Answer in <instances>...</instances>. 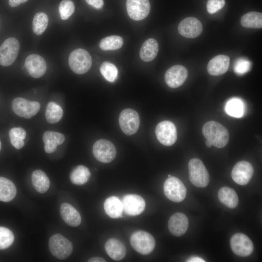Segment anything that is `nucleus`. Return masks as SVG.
I'll list each match as a JSON object with an SVG mask.
<instances>
[{"instance_id": "nucleus-43", "label": "nucleus", "mask_w": 262, "mask_h": 262, "mask_svg": "<svg viewBox=\"0 0 262 262\" xmlns=\"http://www.w3.org/2000/svg\"><path fill=\"white\" fill-rule=\"evenodd\" d=\"M186 261L188 262H205L202 258L199 257H196V256L192 257L190 258L189 259H188Z\"/></svg>"}, {"instance_id": "nucleus-24", "label": "nucleus", "mask_w": 262, "mask_h": 262, "mask_svg": "<svg viewBox=\"0 0 262 262\" xmlns=\"http://www.w3.org/2000/svg\"><path fill=\"white\" fill-rule=\"evenodd\" d=\"M106 213L111 218H117L122 217L123 212L122 201L115 196L108 197L103 204Z\"/></svg>"}, {"instance_id": "nucleus-11", "label": "nucleus", "mask_w": 262, "mask_h": 262, "mask_svg": "<svg viewBox=\"0 0 262 262\" xmlns=\"http://www.w3.org/2000/svg\"><path fill=\"white\" fill-rule=\"evenodd\" d=\"M155 133L158 141L166 146L173 145L177 139L176 127L174 123L168 120L158 124L155 129Z\"/></svg>"}, {"instance_id": "nucleus-47", "label": "nucleus", "mask_w": 262, "mask_h": 262, "mask_svg": "<svg viewBox=\"0 0 262 262\" xmlns=\"http://www.w3.org/2000/svg\"><path fill=\"white\" fill-rule=\"evenodd\" d=\"M168 177H171V175H168Z\"/></svg>"}, {"instance_id": "nucleus-22", "label": "nucleus", "mask_w": 262, "mask_h": 262, "mask_svg": "<svg viewBox=\"0 0 262 262\" xmlns=\"http://www.w3.org/2000/svg\"><path fill=\"white\" fill-rule=\"evenodd\" d=\"M60 214L63 220L69 226L77 227L81 223V217L79 212L71 205L67 203L62 204Z\"/></svg>"}, {"instance_id": "nucleus-14", "label": "nucleus", "mask_w": 262, "mask_h": 262, "mask_svg": "<svg viewBox=\"0 0 262 262\" xmlns=\"http://www.w3.org/2000/svg\"><path fill=\"white\" fill-rule=\"evenodd\" d=\"M254 172L251 164L245 161L237 163L231 171L233 180L241 185L247 184L251 180Z\"/></svg>"}, {"instance_id": "nucleus-42", "label": "nucleus", "mask_w": 262, "mask_h": 262, "mask_svg": "<svg viewBox=\"0 0 262 262\" xmlns=\"http://www.w3.org/2000/svg\"><path fill=\"white\" fill-rule=\"evenodd\" d=\"M28 0H9V4L12 7H16Z\"/></svg>"}, {"instance_id": "nucleus-45", "label": "nucleus", "mask_w": 262, "mask_h": 262, "mask_svg": "<svg viewBox=\"0 0 262 262\" xmlns=\"http://www.w3.org/2000/svg\"><path fill=\"white\" fill-rule=\"evenodd\" d=\"M205 144L208 147H211L212 146L211 143L207 140L205 142Z\"/></svg>"}, {"instance_id": "nucleus-18", "label": "nucleus", "mask_w": 262, "mask_h": 262, "mask_svg": "<svg viewBox=\"0 0 262 262\" xmlns=\"http://www.w3.org/2000/svg\"><path fill=\"white\" fill-rule=\"evenodd\" d=\"M25 66L30 75L34 78L42 77L47 69V64L44 59L36 54H31L26 58Z\"/></svg>"}, {"instance_id": "nucleus-40", "label": "nucleus", "mask_w": 262, "mask_h": 262, "mask_svg": "<svg viewBox=\"0 0 262 262\" xmlns=\"http://www.w3.org/2000/svg\"><path fill=\"white\" fill-rule=\"evenodd\" d=\"M225 4V0H208L207 10L209 13L214 14L222 9Z\"/></svg>"}, {"instance_id": "nucleus-17", "label": "nucleus", "mask_w": 262, "mask_h": 262, "mask_svg": "<svg viewBox=\"0 0 262 262\" xmlns=\"http://www.w3.org/2000/svg\"><path fill=\"white\" fill-rule=\"evenodd\" d=\"M188 71L185 67L180 65H174L165 72V81L168 86L176 88L181 86L186 80Z\"/></svg>"}, {"instance_id": "nucleus-5", "label": "nucleus", "mask_w": 262, "mask_h": 262, "mask_svg": "<svg viewBox=\"0 0 262 262\" xmlns=\"http://www.w3.org/2000/svg\"><path fill=\"white\" fill-rule=\"evenodd\" d=\"M49 247L51 253L60 260L68 258L73 250L71 242L59 233L55 234L50 237Z\"/></svg>"}, {"instance_id": "nucleus-46", "label": "nucleus", "mask_w": 262, "mask_h": 262, "mask_svg": "<svg viewBox=\"0 0 262 262\" xmlns=\"http://www.w3.org/2000/svg\"><path fill=\"white\" fill-rule=\"evenodd\" d=\"M1 142H0V149H1Z\"/></svg>"}, {"instance_id": "nucleus-19", "label": "nucleus", "mask_w": 262, "mask_h": 262, "mask_svg": "<svg viewBox=\"0 0 262 262\" xmlns=\"http://www.w3.org/2000/svg\"><path fill=\"white\" fill-rule=\"evenodd\" d=\"M189 226L187 217L181 213H176L171 216L168 227L170 233L176 236H180L187 231Z\"/></svg>"}, {"instance_id": "nucleus-10", "label": "nucleus", "mask_w": 262, "mask_h": 262, "mask_svg": "<svg viewBox=\"0 0 262 262\" xmlns=\"http://www.w3.org/2000/svg\"><path fill=\"white\" fill-rule=\"evenodd\" d=\"M12 107L16 115L29 119L38 113L40 108V104L37 101L28 100L22 98H16L13 100Z\"/></svg>"}, {"instance_id": "nucleus-8", "label": "nucleus", "mask_w": 262, "mask_h": 262, "mask_svg": "<svg viewBox=\"0 0 262 262\" xmlns=\"http://www.w3.org/2000/svg\"><path fill=\"white\" fill-rule=\"evenodd\" d=\"M119 123L122 131L131 135L136 132L140 125V118L135 110L127 108L123 110L119 116Z\"/></svg>"}, {"instance_id": "nucleus-13", "label": "nucleus", "mask_w": 262, "mask_h": 262, "mask_svg": "<svg viewBox=\"0 0 262 262\" xmlns=\"http://www.w3.org/2000/svg\"><path fill=\"white\" fill-rule=\"evenodd\" d=\"M126 8L129 16L133 20L138 21L148 15L150 4L148 0H127Z\"/></svg>"}, {"instance_id": "nucleus-32", "label": "nucleus", "mask_w": 262, "mask_h": 262, "mask_svg": "<svg viewBox=\"0 0 262 262\" xmlns=\"http://www.w3.org/2000/svg\"><path fill=\"white\" fill-rule=\"evenodd\" d=\"M63 115L62 107L54 102H49L47 105L45 116L47 121L50 124L59 122Z\"/></svg>"}, {"instance_id": "nucleus-37", "label": "nucleus", "mask_w": 262, "mask_h": 262, "mask_svg": "<svg viewBox=\"0 0 262 262\" xmlns=\"http://www.w3.org/2000/svg\"><path fill=\"white\" fill-rule=\"evenodd\" d=\"M14 241V235L9 229L0 227V249H4L10 247Z\"/></svg>"}, {"instance_id": "nucleus-38", "label": "nucleus", "mask_w": 262, "mask_h": 262, "mask_svg": "<svg viewBox=\"0 0 262 262\" xmlns=\"http://www.w3.org/2000/svg\"><path fill=\"white\" fill-rule=\"evenodd\" d=\"M75 6L70 0H63L60 3L59 11L62 19L66 20L73 14Z\"/></svg>"}, {"instance_id": "nucleus-4", "label": "nucleus", "mask_w": 262, "mask_h": 262, "mask_svg": "<svg viewBox=\"0 0 262 262\" xmlns=\"http://www.w3.org/2000/svg\"><path fill=\"white\" fill-rule=\"evenodd\" d=\"M68 64L71 70L77 74L87 72L92 65V58L90 54L85 49H78L70 54Z\"/></svg>"}, {"instance_id": "nucleus-12", "label": "nucleus", "mask_w": 262, "mask_h": 262, "mask_svg": "<svg viewBox=\"0 0 262 262\" xmlns=\"http://www.w3.org/2000/svg\"><path fill=\"white\" fill-rule=\"evenodd\" d=\"M230 246L233 252L241 257L250 255L254 249L252 241L247 236L241 233H235L231 237Z\"/></svg>"}, {"instance_id": "nucleus-23", "label": "nucleus", "mask_w": 262, "mask_h": 262, "mask_svg": "<svg viewBox=\"0 0 262 262\" xmlns=\"http://www.w3.org/2000/svg\"><path fill=\"white\" fill-rule=\"evenodd\" d=\"M43 141L45 144L44 149L46 152H53L57 146L62 144L65 141L64 135L58 132L47 131L43 135Z\"/></svg>"}, {"instance_id": "nucleus-30", "label": "nucleus", "mask_w": 262, "mask_h": 262, "mask_svg": "<svg viewBox=\"0 0 262 262\" xmlns=\"http://www.w3.org/2000/svg\"><path fill=\"white\" fill-rule=\"evenodd\" d=\"M225 111L230 116L234 117H241L245 114V104L240 99L232 98L227 102L225 106Z\"/></svg>"}, {"instance_id": "nucleus-21", "label": "nucleus", "mask_w": 262, "mask_h": 262, "mask_svg": "<svg viewBox=\"0 0 262 262\" xmlns=\"http://www.w3.org/2000/svg\"><path fill=\"white\" fill-rule=\"evenodd\" d=\"M105 250L108 255L113 260L120 261L126 254V248L120 240L115 238L108 239L105 244Z\"/></svg>"}, {"instance_id": "nucleus-20", "label": "nucleus", "mask_w": 262, "mask_h": 262, "mask_svg": "<svg viewBox=\"0 0 262 262\" xmlns=\"http://www.w3.org/2000/svg\"><path fill=\"white\" fill-rule=\"evenodd\" d=\"M229 58L225 55H218L212 59L207 65V71L213 76H219L226 73L229 69Z\"/></svg>"}, {"instance_id": "nucleus-39", "label": "nucleus", "mask_w": 262, "mask_h": 262, "mask_svg": "<svg viewBox=\"0 0 262 262\" xmlns=\"http://www.w3.org/2000/svg\"><path fill=\"white\" fill-rule=\"evenodd\" d=\"M251 63L247 60L239 58L236 60L234 66V71L239 75L248 72L251 67Z\"/></svg>"}, {"instance_id": "nucleus-26", "label": "nucleus", "mask_w": 262, "mask_h": 262, "mask_svg": "<svg viewBox=\"0 0 262 262\" xmlns=\"http://www.w3.org/2000/svg\"><path fill=\"white\" fill-rule=\"evenodd\" d=\"M220 201L229 208H234L238 204V197L236 192L231 188L223 187L218 192Z\"/></svg>"}, {"instance_id": "nucleus-1", "label": "nucleus", "mask_w": 262, "mask_h": 262, "mask_svg": "<svg viewBox=\"0 0 262 262\" xmlns=\"http://www.w3.org/2000/svg\"><path fill=\"white\" fill-rule=\"evenodd\" d=\"M202 133L212 145L217 148H222L228 144L229 135L228 130L220 123L209 121L203 126Z\"/></svg>"}, {"instance_id": "nucleus-31", "label": "nucleus", "mask_w": 262, "mask_h": 262, "mask_svg": "<svg viewBox=\"0 0 262 262\" xmlns=\"http://www.w3.org/2000/svg\"><path fill=\"white\" fill-rule=\"evenodd\" d=\"M241 23L245 28H262V14L258 12H250L243 15Z\"/></svg>"}, {"instance_id": "nucleus-15", "label": "nucleus", "mask_w": 262, "mask_h": 262, "mask_svg": "<svg viewBox=\"0 0 262 262\" xmlns=\"http://www.w3.org/2000/svg\"><path fill=\"white\" fill-rule=\"evenodd\" d=\"M203 31L201 22L194 17H188L183 19L179 24L178 31L182 36L194 38L199 36Z\"/></svg>"}, {"instance_id": "nucleus-25", "label": "nucleus", "mask_w": 262, "mask_h": 262, "mask_svg": "<svg viewBox=\"0 0 262 262\" xmlns=\"http://www.w3.org/2000/svg\"><path fill=\"white\" fill-rule=\"evenodd\" d=\"M159 50L157 41L153 38L146 40L141 46L140 50V57L144 62L152 61L157 56Z\"/></svg>"}, {"instance_id": "nucleus-34", "label": "nucleus", "mask_w": 262, "mask_h": 262, "mask_svg": "<svg viewBox=\"0 0 262 262\" xmlns=\"http://www.w3.org/2000/svg\"><path fill=\"white\" fill-rule=\"evenodd\" d=\"M9 135L12 145L16 148L18 149L23 147L26 132L23 128L15 127L11 129L9 132Z\"/></svg>"}, {"instance_id": "nucleus-27", "label": "nucleus", "mask_w": 262, "mask_h": 262, "mask_svg": "<svg viewBox=\"0 0 262 262\" xmlns=\"http://www.w3.org/2000/svg\"><path fill=\"white\" fill-rule=\"evenodd\" d=\"M16 189L14 183L9 179L0 177V201L9 202L15 197Z\"/></svg>"}, {"instance_id": "nucleus-41", "label": "nucleus", "mask_w": 262, "mask_h": 262, "mask_svg": "<svg viewBox=\"0 0 262 262\" xmlns=\"http://www.w3.org/2000/svg\"><path fill=\"white\" fill-rule=\"evenodd\" d=\"M86 1L88 4L98 9H101L104 4L103 0H86Z\"/></svg>"}, {"instance_id": "nucleus-28", "label": "nucleus", "mask_w": 262, "mask_h": 262, "mask_svg": "<svg viewBox=\"0 0 262 262\" xmlns=\"http://www.w3.org/2000/svg\"><path fill=\"white\" fill-rule=\"evenodd\" d=\"M32 181L34 189L40 193L46 192L49 188V179L46 173L41 170H36L33 172Z\"/></svg>"}, {"instance_id": "nucleus-29", "label": "nucleus", "mask_w": 262, "mask_h": 262, "mask_svg": "<svg viewBox=\"0 0 262 262\" xmlns=\"http://www.w3.org/2000/svg\"><path fill=\"white\" fill-rule=\"evenodd\" d=\"M91 176L89 169L82 165L76 167L70 174L71 182L75 185H81L86 183Z\"/></svg>"}, {"instance_id": "nucleus-44", "label": "nucleus", "mask_w": 262, "mask_h": 262, "mask_svg": "<svg viewBox=\"0 0 262 262\" xmlns=\"http://www.w3.org/2000/svg\"><path fill=\"white\" fill-rule=\"evenodd\" d=\"M88 262H106L105 259L100 257H94L90 259Z\"/></svg>"}, {"instance_id": "nucleus-6", "label": "nucleus", "mask_w": 262, "mask_h": 262, "mask_svg": "<svg viewBox=\"0 0 262 262\" xmlns=\"http://www.w3.org/2000/svg\"><path fill=\"white\" fill-rule=\"evenodd\" d=\"M164 192L168 199L173 202H180L185 198L187 190L179 179L171 176L164 183Z\"/></svg>"}, {"instance_id": "nucleus-36", "label": "nucleus", "mask_w": 262, "mask_h": 262, "mask_svg": "<svg viewBox=\"0 0 262 262\" xmlns=\"http://www.w3.org/2000/svg\"><path fill=\"white\" fill-rule=\"evenodd\" d=\"M100 72L103 77L108 82H114L117 78L118 70L113 64L105 61L100 66Z\"/></svg>"}, {"instance_id": "nucleus-16", "label": "nucleus", "mask_w": 262, "mask_h": 262, "mask_svg": "<svg viewBox=\"0 0 262 262\" xmlns=\"http://www.w3.org/2000/svg\"><path fill=\"white\" fill-rule=\"evenodd\" d=\"M123 211L127 215L136 216L141 214L144 210L146 203L144 198L137 195H125L121 201Z\"/></svg>"}, {"instance_id": "nucleus-3", "label": "nucleus", "mask_w": 262, "mask_h": 262, "mask_svg": "<svg viewBox=\"0 0 262 262\" xmlns=\"http://www.w3.org/2000/svg\"><path fill=\"white\" fill-rule=\"evenodd\" d=\"M189 180L196 187L203 188L210 181L209 173L202 162L198 158L191 159L188 163Z\"/></svg>"}, {"instance_id": "nucleus-7", "label": "nucleus", "mask_w": 262, "mask_h": 262, "mask_svg": "<svg viewBox=\"0 0 262 262\" xmlns=\"http://www.w3.org/2000/svg\"><path fill=\"white\" fill-rule=\"evenodd\" d=\"M19 48V43L16 38L5 40L0 47V65L3 66L11 65L17 56Z\"/></svg>"}, {"instance_id": "nucleus-2", "label": "nucleus", "mask_w": 262, "mask_h": 262, "mask_svg": "<svg viewBox=\"0 0 262 262\" xmlns=\"http://www.w3.org/2000/svg\"><path fill=\"white\" fill-rule=\"evenodd\" d=\"M130 240L132 247L143 255L151 253L155 246V241L153 236L144 230L134 232L131 235Z\"/></svg>"}, {"instance_id": "nucleus-33", "label": "nucleus", "mask_w": 262, "mask_h": 262, "mask_svg": "<svg viewBox=\"0 0 262 262\" xmlns=\"http://www.w3.org/2000/svg\"><path fill=\"white\" fill-rule=\"evenodd\" d=\"M49 22L48 16L44 13L38 12L33 20V30L36 35L42 34L46 30Z\"/></svg>"}, {"instance_id": "nucleus-9", "label": "nucleus", "mask_w": 262, "mask_h": 262, "mask_svg": "<svg viewBox=\"0 0 262 262\" xmlns=\"http://www.w3.org/2000/svg\"><path fill=\"white\" fill-rule=\"evenodd\" d=\"M93 153L99 162L108 163L115 158L116 151L115 147L111 142L106 139H99L93 145Z\"/></svg>"}, {"instance_id": "nucleus-35", "label": "nucleus", "mask_w": 262, "mask_h": 262, "mask_svg": "<svg viewBox=\"0 0 262 262\" xmlns=\"http://www.w3.org/2000/svg\"><path fill=\"white\" fill-rule=\"evenodd\" d=\"M123 39L119 36L111 35L101 40L99 47L104 50H116L123 45Z\"/></svg>"}]
</instances>
